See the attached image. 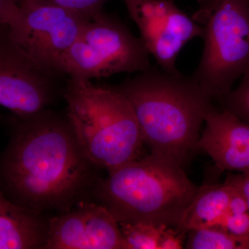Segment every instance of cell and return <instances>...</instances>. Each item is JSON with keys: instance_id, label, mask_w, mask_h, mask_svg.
Returning a JSON list of instances; mask_svg holds the SVG:
<instances>
[{"instance_id": "cell-21", "label": "cell", "mask_w": 249, "mask_h": 249, "mask_svg": "<svg viewBox=\"0 0 249 249\" xmlns=\"http://www.w3.org/2000/svg\"><path fill=\"white\" fill-rule=\"evenodd\" d=\"M19 9V0H0V25H9Z\"/></svg>"}, {"instance_id": "cell-3", "label": "cell", "mask_w": 249, "mask_h": 249, "mask_svg": "<svg viewBox=\"0 0 249 249\" xmlns=\"http://www.w3.org/2000/svg\"><path fill=\"white\" fill-rule=\"evenodd\" d=\"M198 188L176 161L151 153L109 173L99 191L119 223L177 228Z\"/></svg>"}, {"instance_id": "cell-1", "label": "cell", "mask_w": 249, "mask_h": 249, "mask_svg": "<svg viewBox=\"0 0 249 249\" xmlns=\"http://www.w3.org/2000/svg\"><path fill=\"white\" fill-rule=\"evenodd\" d=\"M19 119L3 164L15 196L36 207L67 202L88 183L89 164L67 117L43 110Z\"/></svg>"}, {"instance_id": "cell-9", "label": "cell", "mask_w": 249, "mask_h": 249, "mask_svg": "<svg viewBox=\"0 0 249 249\" xmlns=\"http://www.w3.org/2000/svg\"><path fill=\"white\" fill-rule=\"evenodd\" d=\"M42 249H129L119 222L103 205L80 204L49 221Z\"/></svg>"}, {"instance_id": "cell-22", "label": "cell", "mask_w": 249, "mask_h": 249, "mask_svg": "<svg viewBox=\"0 0 249 249\" xmlns=\"http://www.w3.org/2000/svg\"><path fill=\"white\" fill-rule=\"evenodd\" d=\"M248 204H247L245 196L235 188V191L234 192L230 202H229L228 214L243 213L248 212Z\"/></svg>"}, {"instance_id": "cell-2", "label": "cell", "mask_w": 249, "mask_h": 249, "mask_svg": "<svg viewBox=\"0 0 249 249\" xmlns=\"http://www.w3.org/2000/svg\"><path fill=\"white\" fill-rule=\"evenodd\" d=\"M112 87L130 103L151 153L183 168L198 150L206 116L217 108L197 80L150 66Z\"/></svg>"}, {"instance_id": "cell-7", "label": "cell", "mask_w": 249, "mask_h": 249, "mask_svg": "<svg viewBox=\"0 0 249 249\" xmlns=\"http://www.w3.org/2000/svg\"><path fill=\"white\" fill-rule=\"evenodd\" d=\"M90 19L53 5L19 2L9 24L15 40L34 60L53 74L63 73L69 51Z\"/></svg>"}, {"instance_id": "cell-19", "label": "cell", "mask_w": 249, "mask_h": 249, "mask_svg": "<svg viewBox=\"0 0 249 249\" xmlns=\"http://www.w3.org/2000/svg\"><path fill=\"white\" fill-rule=\"evenodd\" d=\"M218 228L237 237L249 238V211L243 213L227 214Z\"/></svg>"}, {"instance_id": "cell-12", "label": "cell", "mask_w": 249, "mask_h": 249, "mask_svg": "<svg viewBox=\"0 0 249 249\" xmlns=\"http://www.w3.org/2000/svg\"><path fill=\"white\" fill-rule=\"evenodd\" d=\"M203 27L192 17L174 5L164 26L147 49L160 70L171 74H181L176 67L178 53L189 41L202 37Z\"/></svg>"}, {"instance_id": "cell-6", "label": "cell", "mask_w": 249, "mask_h": 249, "mask_svg": "<svg viewBox=\"0 0 249 249\" xmlns=\"http://www.w3.org/2000/svg\"><path fill=\"white\" fill-rule=\"evenodd\" d=\"M150 53L141 40L114 15L103 10L87 21L69 51L63 73L89 81L121 73L146 71Z\"/></svg>"}, {"instance_id": "cell-11", "label": "cell", "mask_w": 249, "mask_h": 249, "mask_svg": "<svg viewBox=\"0 0 249 249\" xmlns=\"http://www.w3.org/2000/svg\"><path fill=\"white\" fill-rule=\"evenodd\" d=\"M47 232L37 214L11 203L0 189V249L42 248Z\"/></svg>"}, {"instance_id": "cell-15", "label": "cell", "mask_w": 249, "mask_h": 249, "mask_svg": "<svg viewBox=\"0 0 249 249\" xmlns=\"http://www.w3.org/2000/svg\"><path fill=\"white\" fill-rule=\"evenodd\" d=\"M186 248L190 249H249V238L232 235L221 228L189 231Z\"/></svg>"}, {"instance_id": "cell-18", "label": "cell", "mask_w": 249, "mask_h": 249, "mask_svg": "<svg viewBox=\"0 0 249 249\" xmlns=\"http://www.w3.org/2000/svg\"><path fill=\"white\" fill-rule=\"evenodd\" d=\"M108 0H19V2L49 4L63 8L91 19L102 11Z\"/></svg>"}, {"instance_id": "cell-5", "label": "cell", "mask_w": 249, "mask_h": 249, "mask_svg": "<svg viewBox=\"0 0 249 249\" xmlns=\"http://www.w3.org/2000/svg\"><path fill=\"white\" fill-rule=\"evenodd\" d=\"M192 18L203 27L204 49L193 76L219 99L249 70V0H199Z\"/></svg>"}, {"instance_id": "cell-10", "label": "cell", "mask_w": 249, "mask_h": 249, "mask_svg": "<svg viewBox=\"0 0 249 249\" xmlns=\"http://www.w3.org/2000/svg\"><path fill=\"white\" fill-rule=\"evenodd\" d=\"M204 124L198 150L206 152L222 171L249 175V124L222 108L208 114Z\"/></svg>"}, {"instance_id": "cell-16", "label": "cell", "mask_w": 249, "mask_h": 249, "mask_svg": "<svg viewBox=\"0 0 249 249\" xmlns=\"http://www.w3.org/2000/svg\"><path fill=\"white\" fill-rule=\"evenodd\" d=\"M129 249H158L163 226L146 222L119 223Z\"/></svg>"}, {"instance_id": "cell-17", "label": "cell", "mask_w": 249, "mask_h": 249, "mask_svg": "<svg viewBox=\"0 0 249 249\" xmlns=\"http://www.w3.org/2000/svg\"><path fill=\"white\" fill-rule=\"evenodd\" d=\"M240 84L218 99L222 109L249 124V70L242 76Z\"/></svg>"}, {"instance_id": "cell-14", "label": "cell", "mask_w": 249, "mask_h": 249, "mask_svg": "<svg viewBox=\"0 0 249 249\" xmlns=\"http://www.w3.org/2000/svg\"><path fill=\"white\" fill-rule=\"evenodd\" d=\"M131 19L140 31V39L147 48L164 26L175 4L174 0H122Z\"/></svg>"}, {"instance_id": "cell-23", "label": "cell", "mask_w": 249, "mask_h": 249, "mask_svg": "<svg viewBox=\"0 0 249 249\" xmlns=\"http://www.w3.org/2000/svg\"><path fill=\"white\" fill-rule=\"evenodd\" d=\"M227 181L235 186L242 195L245 196L248 204L249 211V175H230Z\"/></svg>"}, {"instance_id": "cell-20", "label": "cell", "mask_w": 249, "mask_h": 249, "mask_svg": "<svg viewBox=\"0 0 249 249\" xmlns=\"http://www.w3.org/2000/svg\"><path fill=\"white\" fill-rule=\"evenodd\" d=\"M187 232H181L176 228L163 226L160 232L158 249H181Z\"/></svg>"}, {"instance_id": "cell-13", "label": "cell", "mask_w": 249, "mask_h": 249, "mask_svg": "<svg viewBox=\"0 0 249 249\" xmlns=\"http://www.w3.org/2000/svg\"><path fill=\"white\" fill-rule=\"evenodd\" d=\"M235 191V187L227 180L222 184L201 186L176 229L188 232L220 227L229 213V202Z\"/></svg>"}, {"instance_id": "cell-8", "label": "cell", "mask_w": 249, "mask_h": 249, "mask_svg": "<svg viewBox=\"0 0 249 249\" xmlns=\"http://www.w3.org/2000/svg\"><path fill=\"white\" fill-rule=\"evenodd\" d=\"M55 74L47 71L0 25V106L18 117L37 114L52 99Z\"/></svg>"}, {"instance_id": "cell-4", "label": "cell", "mask_w": 249, "mask_h": 249, "mask_svg": "<svg viewBox=\"0 0 249 249\" xmlns=\"http://www.w3.org/2000/svg\"><path fill=\"white\" fill-rule=\"evenodd\" d=\"M67 117L87 158L108 173L137 160L143 140L130 103L111 87L67 83Z\"/></svg>"}]
</instances>
